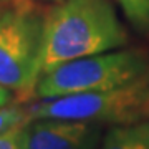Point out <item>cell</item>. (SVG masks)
Listing matches in <instances>:
<instances>
[{
  "label": "cell",
  "instance_id": "cell-2",
  "mask_svg": "<svg viewBox=\"0 0 149 149\" xmlns=\"http://www.w3.org/2000/svg\"><path fill=\"white\" fill-rule=\"evenodd\" d=\"M45 17L30 0H15L0 15V85L22 100L37 95Z\"/></svg>",
  "mask_w": 149,
  "mask_h": 149
},
{
  "label": "cell",
  "instance_id": "cell-10",
  "mask_svg": "<svg viewBox=\"0 0 149 149\" xmlns=\"http://www.w3.org/2000/svg\"><path fill=\"white\" fill-rule=\"evenodd\" d=\"M12 101H13V93L8 88L0 85V108L7 106V104H12Z\"/></svg>",
  "mask_w": 149,
  "mask_h": 149
},
{
  "label": "cell",
  "instance_id": "cell-12",
  "mask_svg": "<svg viewBox=\"0 0 149 149\" xmlns=\"http://www.w3.org/2000/svg\"><path fill=\"white\" fill-rule=\"evenodd\" d=\"M3 10H5V8H3ZM3 10H0V15H2V12H3Z\"/></svg>",
  "mask_w": 149,
  "mask_h": 149
},
{
  "label": "cell",
  "instance_id": "cell-8",
  "mask_svg": "<svg viewBox=\"0 0 149 149\" xmlns=\"http://www.w3.org/2000/svg\"><path fill=\"white\" fill-rule=\"evenodd\" d=\"M28 121L27 106H17V104H7L0 108V136L8 133L12 129L20 128Z\"/></svg>",
  "mask_w": 149,
  "mask_h": 149
},
{
  "label": "cell",
  "instance_id": "cell-6",
  "mask_svg": "<svg viewBox=\"0 0 149 149\" xmlns=\"http://www.w3.org/2000/svg\"><path fill=\"white\" fill-rule=\"evenodd\" d=\"M100 149H149V121L113 126Z\"/></svg>",
  "mask_w": 149,
  "mask_h": 149
},
{
  "label": "cell",
  "instance_id": "cell-1",
  "mask_svg": "<svg viewBox=\"0 0 149 149\" xmlns=\"http://www.w3.org/2000/svg\"><path fill=\"white\" fill-rule=\"evenodd\" d=\"M42 74L60 65L124 47L128 33L109 0H63L45 17Z\"/></svg>",
  "mask_w": 149,
  "mask_h": 149
},
{
  "label": "cell",
  "instance_id": "cell-7",
  "mask_svg": "<svg viewBox=\"0 0 149 149\" xmlns=\"http://www.w3.org/2000/svg\"><path fill=\"white\" fill-rule=\"evenodd\" d=\"M118 3L138 32L149 33V0H118Z\"/></svg>",
  "mask_w": 149,
  "mask_h": 149
},
{
  "label": "cell",
  "instance_id": "cell-11",
  "mask_svg": "<svg viewBox=\"0 0 149 149\" xmlns=\"http://www.w3.org/2000/svg\"><path fill=\"white\" fill-rule=\"evenodd\" d=\"M15 0H0V10H3V8H7V7L10 5V3H13Z\"/></svg>",
  "mask_w": 149,
  "mask_h": 149
},
{
  "label": "cell",
  "instance_id": "cell-9",
  "mask_svg": "<svg viewBox=\"0 0 149 149\" xmlns=\"http://www.w3.org/2000/svg\"><path fill=\"white\" fill-rule=\"evenodd\" d=\"M23 126L2 134L0 136V149H22V129H23Z\"/></svg>",
  "mask_w": 149,
  "mask_h": 149
},
{
  "label": "cell",
  "instance_id": "cell-4",
  "mask_svg": "<svg viewBox=\"0 0 149 149\" xmlns=\"http://www.w3.org/2000/svg\"><path fill=\"white\" fill-rule=\"evenodd\" d=\"M149 73V55L138 48L91 55L63 63L43 73L37 85L42 100L104 91L128 85Z\"/></svg>",
  "mask_w": 149,
  "mask_h": 149
},
{
  "label": "cell",
  "instance_id": "cell-5",
  "mask_svg": "<svg viewBox=\"0 0 149 149\" xmlns=\"http://www.w3.org/2000/svg\"><path fill=\"white\" fill-rule=\"evenodd\" d=\"M101 131L100 123L35 118L22 129V149H96Z\"/></svg>",
  "mask_w": 149,
  "mask_h": 149
},
{
  "label": "cell",
  "instance_id": "cell-3",
  "mask_svg": "<svg viewBox=\"0 0 149 149\" xmlns=\"http://www.w3.org/2000/svg\"><path fill=\"white\" fill-rule=\"evenodd\" d=\"M27 113L28 119L61 118L113 126L149 121V73L111 90L42 100L27 106Z\"/></svg>",
  "mask_w": 149,
  "mask_h": 149
}]
</instances>
